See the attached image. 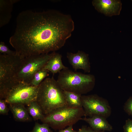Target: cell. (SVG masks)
<instances>
[{
	"instance_id": "13",
	"label": "cell",
	"mask_w": 132,
	"mask_h": 132,
	"mask_svg": "<svg viewBox=\"0 0 132 132\" xmlns=\"http://www.w3.org/2000/svg\"><path fill=\"white\" fill-rule=\"evenodd\" d=\"M62 57L61 55L55 52L43 69L51 72L54 75L62 70L68 68L63 64Z\"/></svg>"
},
{
	"instance_id": "15",
	"label": "cell",
	"mask_w": 132,
	"mask_h": 132,
	"mask_svg": "<svg viewBox=\"0 0 132 132\" xmlns=\"http://www.w3.org/2000/svg\"><path fill=\"white\" fill-rule=\"evenodd\" d=\"M64 92L68 106L73 107H82L81 99L82 95L65 91H64Z\"/></svg>"
},
{
	"instance_id": "11",
	"label": "cell",
	"mask_w": 132,
	"mask_h": 132,
	"mask_svg": "<svg viewBox=\"0 0 132 132\" xmlns=\"http://www.w3.org/2000/svg\"><path fill=\"white\" fill-rule=\"evenodd\" d=\"M89 124L94 130L99 131H111L112 127L106 120V118L100 116H95L87 118L85 117L81 119Z\"/></svg>"
},
{
	"instance_id": "16",
	"label": "cell",
	"mask_w": 132,
	"mask_h": 132,
	"mask_svg": "<svg viewBox=\"0 0 132 132\" xmlns=\"http://www.w3.org/2000/svg\"><path fill=\"white\" fill-rule=\"evenodd\" d=\"M28 106V113L34 120L39 119L41 121L44 118L45 115L36 101L31 102Z\"/></svg>"
},
{
	"instance_id": "24",
	"label": "cell",
	"mask_w": 132,
	"mask_h": 132,
	"mask_svg": "<svg viewBox=\"0 0 132 132\" xmlns=\"http://www.w3.org/2000/svg\"><path fill=\"white\" fill-rule=\"evenodd\" d=\"M58 132H77L74 130L73 125L68 126L66 128L64 129H60Z\"/></svg>"
},
{
	"instance_id": "22",
	"label": "cell",
	"mask_w": 132,
	"mask_h": 132,
	"mask_svg": "<svg viewBox=\"0 0 132 132\" xmlns=\"http://www.w3.org/2000/svg\"><path fill=\"white\" fill-rule=\"evenodd\" d=\"M124 132H132V120L128 119L123 126Z\"/></svg>"
},
{
	"instance_id": "23",
	"label": "cell",
	"mask_w": 132,
	"mask_h": 132,
	"mask_svg": "<svg viewBox=\"0 0 132 132\" xmlns=\"http://www.w3.org/2000/svg\"><path fill=\"white\" fill-rule=\"evenodd\" d=\"M77 132H97L87 127L83 126Z\"/></svg>"
},
{
	"instance_id": "9",
	"label": "cell",
	"mask_w": 132,
	"mask_h": 132,
	"mask_svg": "<svg viewBox=\"0 0 132 132\" xmlns=\"http://www.w3.org/2000/svg\"><path fill=\"white\" fill-rule=\"evenodd\" d=\"M92 3L98 11L109 17L119 15L122 8L120 0H94Z\"/></svg>"
},
{
	"instance_id": "17",
	"label": "cell",
	"mask_w": 132,
	"mask_h": 132,
	"mask_svg": "<svg viewBox=\"0 0 132 132\" xmlns=\"http://www.w3.org/2000/svg\"><path fill=\"white\" fill-rule=\"evenodd\" d=\"M48 72L43 68L38 71L34 75L29 84L33 86H38L43 80L49 76Z\"/></svg>"
},
{
	"instance_id": "8",
	"label": "cell",
	"mask_w": 132,
	"mask_h": 132,
	"mask_svg": "<svg viewBox=\"0 0 132 132\" xmlns=\"http://www.w3.org/2000/svg\"><path fill=\"white\" fill-rule=\"evenodd\" d=\"M85 117L101 116L106 118L110 115V108L105 99L95 95L81 96Z\"/></svg>"
},
{
	"instance_id": "2",
	"label": "cell",
	"mask_w": 132,
	"mask_h": 132,
	"mask_svg": "<svg viewBox=\"0 0 132 132\" xmlns=\"http://www.w3.org/2000/svg\"><path fill=\"white\" fill-rule=\"evenodd\" d=\"M36 101L44 115L68 106L64 91L53 77L45 79L39 86Z\"/></svg>"
},
{
	"instance_id": "5",
	"label": "cell",
	"mask_w": 132,
	"mask_h": 132,
	"mask_svg": "<svg viewBox=\"0 0 132 132\" xmlns=\"http://www.w3.org/2000/svg\"><path fill=\"white\" fill-rule=\"evenodd\" d=\"M85 116L82 107H73L68 106L57 109L45 115L41 120L54 129H61L73 125Z\"/></svg>"
},
{
	"instance_id": "20",
	"label": "cell",
	"mask_w": 132,
	"mask_h": 132,
	"mask_svg": "<svg viewBox=\"0 0 132 132\" xmlns=\"http://www.w3.org/2000/svg\"><path fill=\"white\" fill-rule=\"evenodd\" d=\"M124 109L127 114L132 116V97L128 99L125 103Z\"/></svg>"
},
{
	"instance_id": "3",
	"label": "cell",
	"mask_w": 132,
	"mask_h": 132,
	"mask_svg": "<svg viewBox=\"0 0 132 132\" xmlns=\"http://www.w3.org/2000/svg\"><path fill=\"white\" fill-rule=\"evenodd\" d=\"M56 81L64 91L82 95L93 89L95 78L92 75L74 71L68 68L59 73Z\"/></svg>"
},
{
	"instance_id": "12",
	"label": "cell",
	"mask_w": 132,
	"mask_h": 132,
	"mask_svg": "<svg viewBox=\"0 0 132 132\" xmlns=\"http://www.w3.org/2000/svg\"><path fill=\"white\" fill-rule=\"evenodd\" d=\"M17 1V0H16ZM15 0H1L0 1V26L8 23L11 18L13 4Z\"/></svg>"
},
{
	"instance_id": "18",
	"label": "cell",
	"mask_w": 132,
	"mask_h": 132,
	"mask_svg": "<svg viewBox=\"0 0 132 132\" xmlns=\"http://www.w3.org/2000/svg\"><path fill=\"white\" fill-rule=\"evenodd\" d=\"M49 126L46 123L40 124L36 122L33 130L29 132H53Z\"/></svg>"
},
{
	"instance_id": "4",
	"label": "cell",
	"mask_w": 132,
	"mask_h": 132,
	"mask_svg": "<svg viewBox=\"0 0 132 132\" xmlns=\"http://www.w3.org/2000/svg\"><path fill=\"white\" fill-rule=\"evenodd\" d=\"M55 52L21 57L16 67L15 83L29 84L35 74L43 68Z\"/></svg>"
},
{
	"instance_id": "7",
	"label": "cell",
	"mask_w": 132,
	"mask_h": 132,
	"mask_svg": "<svg viewBox=\"0 0 132 132\" xmlns=\"http://www.w3.org/2000/svg\"><path fill=\"white\" fill-rule=\"evenodd\" d=\"M38 86L19 83L9 90L4 100L9 104H20L28 106L36 100Z\"/></svg>"
},
{
	"instance_id": "19",
	"label": "cell",
	"mask_w": 132,
	"mask_h": 132,
	"mask_svg": "<svg viewBox=\"0 0 132 132\" xmlns=\"http://www.w3.org/2000/svg\"><path fill=\"white\" fill-rule=\"evenodd\" d=\"M0 52L1 54L5 55H13L16 53L15 51H12L10 50L3 42L0 43Z\"/></svg>"
},
{
	"instance_id": "14",
	"label": "cell",
	"mask_w": 132,
	"mask_h": 132,
	"mask_svg": "<svg viewBox=\"0 0 132 132\" xmlns=\"http://www.w3.org/2000/svg\"><path fill=\"white\" fill-rule=\"evenodd\" d=\"M9 108L14 119L16 121L27 122L31 121V118L29 115L27 109L24 105L20 104H10Z\"/></svg>"
},
{
	"instance_id": "6",
	"label": "cell",
	"mask_w": 132,
	"mask_h": 132,
	"mask_svg": "<svg viewBox=\"0 0 132 132\" xmlns=\"http://www.w3.org/2000/svg\"><path fill=\"white\" fill-rule=\"evenodd\" d=\"M21 57L17 54L0 55V97L4 99L9 90L16 84L15 81L16 67Z\"/></svg>"
},
{
	"instance_id": "1",
	"label": "cell",
	"mask_w": 132,
	"mask_h": 132,
	"mask_svg": "<svg viewBox=\"0 0 132 132\" xmlns=\"http://www.w3.org/2000/svg\"><path fill=\"white\" fill-rule=\"evenodd\" d=\"M10 44L22 57L48 54L62 47L74 29L71 16L54 10L23 11L18 15Z\"/></svg>"
},
{
	"instance_id": "21",
	"label": "cell",
	"mask_w": 132,
	"mask_h": 132,
	"mask_svg": "<svg viewBox=\"0 0 132 132\" xmlns=\"http://www.w3.org/2000/svg\"><path fill=\"white\" fill-rule=\"evenodd\" d=\"M7 103L4 99L0 100V113L3 115H7L9 109L6 104Z\"/></svg>"
},
{
	"instance_id": "10",
	"label": "cell",
	"mask_w": 132,
	"mask_h": 132,
	"mask_svg": "<svg viewBox=\"0 0 132 132\" xmlns=\"http://www.w3.org/2000/svg\"><path fill=\"white\" fill-rule=\"evenodd\" d=\"M66 57L70 64L75 71L80 69L85 72H90V63L88 54L78 50L75 53L67 52Z\"/></svg>"
}]
</instances>
